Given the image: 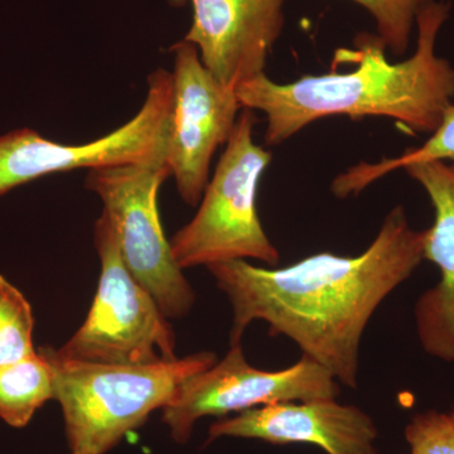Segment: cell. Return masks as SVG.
Masks as SVG:
<instances>
[{
  "mask_svg": "<svg viewBox=\"0 0 454 454\" xmlns=\"http://www.w3.org/2000/svg\"><path fill=\"white\" fill-rule=\"evenodd\" d=\"M35 317L31 303L0 276V365L17 363L37 352L33 346Z\"/></svg>",
  "mask_w": 454,
  "mask_h": 454,
  "instance_id": "cell-15",
  "label": "cell"
},
{
  "mask_svg": "<svg viewBox=\"0 0 454 454\" xmlns=\"http://www.w3.org/2000/svg\"><path fill=\"white\" fill-rule=\"evenodd\" d=\"M94 240L101 264L97 294L85 322L57 355L115 365L177 358L175 331L153 295L122 262L115 229L104 211L95 223Z\"/></svg>",
  "mask_w": 454,
  "mask_h": 454,
  "instance_id": "cell-5",
  "label": "cell"
},
{
  "mask_svg": "<svg viewBox=\"0 0 454 454\" xmlns=\"http://www.w3.org/2000/svg\"><path fill=\"white\" fill-rule=\"evenodd\" d=\"M450 4L429 0L417 17L414 55L391 64L378 35L360 33L355 49L337 51L336 59L357 67L277 83L262 74L236 88L241 107L267 115L265 145H278L310 122L333 115L354 121L385 116L414 133L433 134L454 98V67L437 56L435 43L450 18Z\"/></svg>",
  "mask_w": 454,
  "mask_h": 454,
  "instance_id": "cell-2",
  "label": "cell"
},
{
  "mask_svg": "<svg viewBox=\"0 0 454 454\" xmlns=\"http://www.w3.org/2000/svg\"><path fill=\"white\" fill-rule=\"evenodd\" d=\"M404 434L409 454H454V408L415 414Z\"/></svg>",
  "mask_w": 454,
  "mask_h": 454,
  "instance_id": "cell-17",
  "label": "cell"
},
{
  "mask_svg": "<svg viewBox=\"0 0 454 454\" xmlns=\"http://www.w3.org/2000/svg\"><path fill=\"white\" fill-rule=\"evenodd\" d=\"M172 109L166 162L179 196L200 205L210 181V166L234 130L241 107L236 90L223 85L205 67L195 44H173Z\"/></svg>",
  "mask_w": 454,
  "mask_h": 454,
  "instance_id": "cell-9",
  "label": "cell"
},
{
  "mask_svg": "<svg viewBox=\"0 0 454 454\" xmlns=\"http://www.w3.org/2000/svg\"><path fill=\"white\" fill-rule=\"evenodd\" d=\"M193 20L184 41L195 44L205 67L223 85L265 74L282 35L286 0H190Z\"/></svg>",
  "mask_w": 454,
  "mask_h": 454,
  "instance_id": "cell-10",
  "label": "cell"
},
{
  "mask_svg": "<svg viewBox=\"0 0 454 454\" xmlns=\"http://www.w3.org/2000/svg\"><path fill=\"white\" fill-rule=\"evenodd\" d=\"M429 160L450 162L454 166V104L448 107L437 130L422 146L409 149L396 158H384L378 163L360 162L337 176L331 190L339 199L357 196L373 182L394 170Z\"/></svg>",
  "mask_w": 454,
  "mask_h": 454,
  "instance_id": "cell-14",
  "label": "cell"
},
{
  "mask_svg": "<svg viewBox=\"0 0 454 454\" xmlns=\"http://www.w3.org/2000/svg\"><path fill=\"white\" fill-rule=\"evenodd\" d=\"M255 124V113L243 107L199 211L170 239L179 268L208 267L230 260L279 262V252L256 208L259 182L271 162V153L254 142Z\"/></svg>",
  "mask_w": 454,
  "mask_h": 454,
  "instance_id": "cell-4",
  "label": "cell"
},
{
  "mask_svg": "<svg viewBox=\"0 0 454 454\" xmlns=\"http://www.w3.org/2000/svg\"><path fill=\"white\" fill-rule=\"evenodd\" d=\"M365 8L376 23L378 35L387 49L403 56L411 43L420 9L429 0H352Z\"/></svg>",
  "mask_w": 454,
  "mask_h": 454,
  "instance_id": "cell-16",
  "label": "cell"
},
{
  "mask_svg": "<svg viewBox=\"0 0 454 454\" xmlns=\"http://www.w3.org/2000/svg\"><path fill=\"white\" fill-rule=\"evenodd\" d=\"M38 352L52 370L73 454L109 452L168 404L184 381L217 363L211 351L149 365L66 360L49 346Z\"/></svg>",
  "mask_w": 454,
  "mask_h": 454,
  "instance_id": "cell-3",
  "label": "cell"
},
{
  "mask_svg": "<svg viewBox=\"0 0 454 454\" xmlns=\"http://www.w3.org/2000/svg\"><path fill=\"white\" fill-rule=\"evenodd\" d=\"M50 400H55L52 370L38 349L32 356L0 365V419L9 427L25 428Z\"/></svg>",
  "mask_w": 454,
  "mask_h": 454,
  "instance_id": "cell-13",
  "label": "cell"
},
{
  "mask_svg": "<svg viewBox=\"0 0 454 454\" xmlns=\"http://www.w3.org/2000/svg\"><path fill=\"white\" fill-rule=\"evenodd\" d=\"M339 394L333 373L306 355L286 369L267 372L247 363L240 343L184 382L162 409V422L176 443L186 444L202 418L226 417L274 403L336 399Z\"/></svg>",
  "mask_w": 454,
  "mask_h": 454,
  "instance_id": "cell-8",
  "label": "cell"
},
{
  "mask_svg": "<svg viewBox=\"0 0 454 454\" xmlns=\"http://www.w3.org/2000/svg\"><path fill=\"white\" fill-rule=\"evenodd\" d=\"M172 73L157 68L139 112L122 127L85 145H62L22 128L0 136V196L46 176L149 163L166 158Z\"/></svg>",
  "mask_w": 454,
  "mask_h": 454,
  "instance_id": "cell-7",
  "label": "cell"
},
{
  "mask_svg": "<svg viewBox=\"0 0 454 454\" xmlns=\"http://www.w3.org/2000/svg\"><path fill=\"white\" fill-rule=\"evenodd\" d=\"M424 232L409 225L405 208L387 215L365 252L357 256L318 253L284 268L247 260L206 267L232 309L230 346L240 345L253 322L286 336L301 354L356 389L361 339L379 306L423 262Z\"/></svg>",
  "mask_w": 454,
  "mask_h": 454,
  "instance_id": "cell-1",
  "label": "cell"
},
{
  "mask_svg": "<svg viewBox=\"0 0 454 454\" xmlns=\"http://www.w3.org/2000/svg\"><path fill=\"white\" fill-rule=\"evenodd\" d=\"M169 176L164 158L89 169L85 186L103 201L130 273L153 295L167 318L179 319L191 312L196 294L173 258L158 210V192Z\"/></svg>",
  "mask_w": 454,
  "mask_h": 454,
  "instance_id": "cell-6",
  "label": "cell"
},
{
  "mask_svg": "<svg viewBox=\"0 0 454 454\" xmlns=\"http://www.w3.org/2000/svg\"><path fill=\"white\" fill-rule=\"evenodd\" d=\"M231 437L276 446L313 444L327 454H378V428L369 414L336 399L274 403L211 424L207 443Z\"/></svg>",
  "mask_w": 454,
  "mask_h": 454,
  "instance_id": "cell-11",
  "label": "cell"
},
{
  "mask_svg": "<svg viewBox=\"0 0 454 454\" xmlns=\"http://www.w3.org/2000/svg\"><path fill=\"white\" fill-rule=\"evenodd\" d=\"M404 170L426 190L434 208V223L423 231V259L441 273L437 286L415 303L418 337L430 356L454 363V166L429 160Z\"/></svg>",
  "mask_w": 454,
  "mask_h": 454,
  "instance_id": "cell-12",
  "label": "cell"
}]
</instances>
